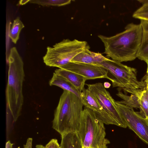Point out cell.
<instances>
[{"label":"cell","instance_id":"cell-1","mask_svg":"<svg viewBox=\"0 0 148 148\" xmlns=\"http://www.w3.org/2000/svg\"><path fill=\"white\" fill-rule=\"evenodd\" d=\"M125 29L112 36H98L104 46L103 53L120 62L132 61L137 58L141 41L142 29L140 23H130Z\"/></svg>","mask_w":148,"mask_h":148},{"label":"cell","instance_id":"cell-2","mask_svg":"<svg viewBox=\"0 0 148 148\" xmlns=\"http://www.w3.org/2000/svg\"><path fill=\"white\" fill-rule=\"evenodd\" d=\"M8 78L6 90L7 109L16 121L21 115L23 101L22 92L25 76L23 62L16 48L10 50Z\"/></svg>","mask_w":148,"mask_h":148},{"label":"cell","instance_id":"cell-3","mask_svg":"<svg viewBox=\"0 0 148 148\" xmlns=\"http://www.w3.org/2000/svg\"><path fill=\"white\" fill-rule=\"evenodd\" d=\"M61 95L55 110L53 128L62 136L77 132L83 109L80 99L65 90Z\"/></svg>","mask_w":148,"mask_h":148},{"label":"cell","instance_id":"cell-4","mask_svg":"<svg viewBox=\"0 0 148 148\" xmlns=\"http://www.w3.org/2000/svg\"><path fill=\"white\" fill-rule=\"evenodd\" d=\"M95 65L103 67L112 74L114 77L111 81L113 87H119L125 92L139 96L146 88L145 81L138 80L135 68L107 58Z\"/></svg>","mask_w":148,"mask_h":148},{"label":"cell","instance_id":"cell-5","mask_svg":"<svg viewBox=\"0 0 148 148\" xmlns=\"http://www.w3.org/2000/svg\"><path fill=\"white\" fill-rule=\"evenodd\" d=\"M83 148H107L110 143L105 138L104 123L95 116L92 110L85 107L77 132Z\"/></svg>","mask_w":148,"mask_h":148},{"label":"cell","instance_id":"cell-6","mask_svg":"<svg viewBox=\"0 0 148 148\" xmlns=\"http://www.w3.org/2000/svg\"><path fill=\"white\" fill-rule=\"evenodd\" d=\"M90 47L86 41L64 39L53 47H47L43 61L47 66L60 68L71 62L77 55Z\"/></svg>","mask_w":148,"mask_h":148},{"label":"cell","instance_id":"cell-7","mask_svg":"<svg viewBox=\"0 0 148 148\" xmlns=\"http://www.w3.org/2000/svg\"><path fill=\"white\" fill-rule=\"evenodd\" d=\"M88 88L97 99L112 125L126 128L127 126L118 111L115 100L100 82L86 84Z\"/></svg>","mask_w":148,"mask_h":148},{"label":"cell","instance_id":"cell-8","mask_svg":"<svg viewBox=\"0 0 148 148\" xmlns=\"http://www.w3.org/2000/svg\"><path fill=\"white\" fill-rule=\"evenodd\" d=\"M116 107L126 125L139 138L148 145V126L145 118L133 108L115 100Z\"/></svg>","mask_w":148,"mask_h":148},{"label":"cell","instance_id":"cell-9","mask_svg":"<svg viewBox=\"0 0 148 148\" xmlns=\"http://www.w3.org/2000/svg\"><path fill=\"white\" fill-rule=\"evenodd\" d=\"M61 68L78 74L87 80L107 78L111 81L112 78L108 76V71L101 66L84 63L71 62Z\"/></svg>","mask_w":148,"mask_h":148},{"label":"cell","instance_id":"cell-10","mask_svg":"<svg viewBox=\"0 0 148 148\" xmlns=\"http://www.w3.org/2000/svg\"><path fill=\"white\" fill-rule=\"evenodd\" d=\"M80 99L85 107L93 111L96 117L104 124L112 125L97 99L87 88L83 89L80 94Z\"/></svg>","mask_w":148,"mask_h":148},{"label":"cell","instance_id":"cell-11","mask_svg":"<svg viewBox=\"0 0 148 148\" xmlns=\"http://www.w3.org/2000/svg\"><path fill=\"white\" fill-rule=\"evenodd\" d=\"M90 49V47L78 54L71 62L95 65L96 63L101 62L106 59L101 53L91 51Z\"/></svg>","mask_w":148,"mask_h":148},{"label":"cell","instance_id":"cell-12","mask_svg":"<svg viewBox=\"0 0 148 148\" xmlns=\"http://www.w3.org/2000/svg\"><path fill=\"white\" fill-rule=\"evenodd\" d=\"M55 72L69 81L80 93L84 88L85 82L87 80L84 77L73 72L61 68L56 69Z\"/></svg>","mask_w":148,"mask_h":148},{"label":"cell","instance_id":"cell-13","mask_svg":"<svg viewBox=\"0 0 148 148\" xmlns=\"http://www.w3.org/2000/svg\"><path fill=\"white\" fill-rule=\"evenodd\" d=\"M142 34L141 43L137 58L146 63L148 60V21L140 20Z\"/></svg>","mask_w":148,"mask_h":148},{"label":"cell","instance_id":"cell-14","mask_svg":"<svg viewBox=\"0 0 148 148\" xmlns=\"http://www.w3.org/2000/svg\"><path fill=\"white\" fill-rule=\"evenodd\" d=\"M49 84L50 86H57L62 88L63 90L71 92L80 99L81 93L76 88L65 78L55 72L53 73Z\"/></svg>","mask_w":148,"mask_h":148},{"label":"cell","instance_id":"cell-15","mask_svg":"<svg viewBox=\"0 0 148 148\" xmlns=\"http://www.w3.org/2000/svg\"><path fill=\"white\" fill-rule=\"evenodd\" d=\"M61 137L60 148H83L77 132L67 134Z\"/></svg>","mask_w":148,"mask_h":148},{"label":"cell","instance_id":"cell-16","mask_svg":"<svg viewBox=\"0 0 148 148\" xmlns=\"http://www.w3.org/2000/svg\"><path fill=\"white\" fill-rule=\"evenodd\" d=\"M116 95L123 99L121 101H117L118 103L130 108H139L140 98L141 95L132 94L128 96L123 94L120 90L116 94Z\"/></svg>","mask_w":148,"mask_h":148},{"label":"cell","instance_id":"cell-17","mask_svg":"<svg viewBox=\"0 0 148 148\" xmlns=\"http://www.w3.org/2000/svg\"><path fill=\"white\" fill-rule=\"evenodd\" d=\"M24 27V24L19 17H17L14 20L12 27L9 32V36L14 44L16 43L19 38L20 32Z\"/></svg>","mask_w":148,"mask_h":148},{"label":"cell","instance_id":"cell-18","mask_svg":"<svg viewBox=\"0 0 148 148\" xmlns=\"http://www.w3.org/2000/svg\"><path fill=\"white\" fill-rule=\"evenodd\" d=\"M138 1L142 5L134 12L132 17L140 20L148 21V0Z\"/></svg>","mask_w":148,"mask_h":148},{"label":"cell","instance_id":"cell-19","mask_svg":"<svg viewBox=\"0 0 148 148\" xmlns=\"http://www.w3.org/2000/svg\"><path fill=\"white\" fill-rule=\"evenodd\" d=\"M71 0H31L29 2L37 4L43 6H61L71 3Z\"/></svg>","mask_w":148,"mask_h":148},{"label":"cell","instance_id":"cell-20","mask_svg":"<svg viewBox=\"0 0 148 148\" xmlns=\"http://www.w3.org/2000/svg\"><path fill=\"white\" fill-rule=\"evenodd\" d=\"M145 89L143 90L140 98V111L139 113L143 117L146 118L148 117V101L146 96Z\"/></svg>","mask_w":148,"mask_h":148},{"label":"cell","instance_id":"cell-21","mask_svg":"<svg viewBox=\"0 0 148 148\" xmlns=\"http://www.w3.org/2000/svg\"><path fill=\"white\" fill-rule=\"evenodd\" d=\"M45 148H60V145L56 139H52L45 146Z\"/></svg>","mask_w":148,"mask_h":148},{"label":"cell","instance_id":"cell-22","mask_svg":"<svg viewBox=\"0 0 148 148\" xmlns=\"http://www.w3.org/2000/svg\"><path fill=\"white\" fill-rule=\"evenodd\" d=\"M32 138H28L26 144L24 145V148H32Z\"/></svg>","mask_w":148,"mask_h":148},{"label":"cell","instance_id":"cell-23","mask_svg":"<svg viewBox=\"0 0 148 148\" xmlns=\"http://www.w3.org/2000/svg\"><path fill=\"white\" fill-rule=\"evenodd\" d=\"M13 145L10 141H8L6 144L5 148H12Z\"/></svg>","mask_w":148,"mask_h":148},{"label":"cell","instance_id":"cell-24","mask_svg":"<svg viewBox=\"0 0 148 148\" xmlns=\"http://www.w3.org/2000/svg\"><path fill=\"white\" fill-rule=\"evenodd\" d=\"M30 0H20L19 1V4L20 5H23L29 2Z\"/></svg>","mask_w":148,"mask_h":148},{"label":"cell","instance_id":"cell-25","mask_svg":"<svg viewBox=\"0 0 148 148\" xmlns=\"http://www.w3.org/2000/svg\"><path fill=\"white\" fill-rule=\"evenodd\" d=\"M104 87L105 88H109L111 86V84L109 82H105L103 84Z\"/></svg>","mask_w":148,"mask_h":148},{"label":"cell","instance_id":"cell-26","mask_svg":"<svg viewBox=\"0 0 148 148\" xmlns=\"http://www.w3.org/2000/svg\"><path fill=\"white\" fill-rule=\"evenodd\" d=\"M146 63L147 64V75L146 76V78H145V80H148V60L147 62Z\"/></svg>","mask_w":148,"mask_h":148},{"label":"cell","instance_id":"cell-27","mask_svg":"<svg viewBox=\"0 0 148 148\" xmlns=\"http://www.w3.org/2000/svg\"><path fill=\"white\" fill-rule=\"evenodd\" d=\"M36 147V148H45V147L41 145H37Z\"/></svg>","mask_w":148,"mask_h":148},{"label":"cell","instance_id":"cell-28","mask_svg":"<svg viewBox=\"0 0 148 148\" xmlns=\"http://www.w3.org/2000/svg\"><path fill=\"white\" fill-rule=\"evenodd\" d=\"M145 94L147 100L148 101V89H145Z\"/></svg>","mask_w":148,"mask_h":148},{"label":"cell","instance_id":"cell-29","mask_svg":"<svg viewBox=\"0 0 148 148\" xmlns=\"http://www.w3.org/2000/svg\"><path fill=\"white\" fill-rule=\"evenodd\" d=\"M146 83V89H148V80H145Z\"/></svg>","mask_w":148,"mask_h":148},{"label":"cell","instance_id":"cell-30","mask_svg":"<svg viewBox=\"0 0 148 148\" xmlns=\"http://www.w3.org/2000/svg\"><path fill=\"white\" fill-rule=\"evenodd\" d=\"M145 119L146 123L148 126V117H147V118H145Z\"/></svg>","mask_w":148,"mask_h":148}]
</instances>
